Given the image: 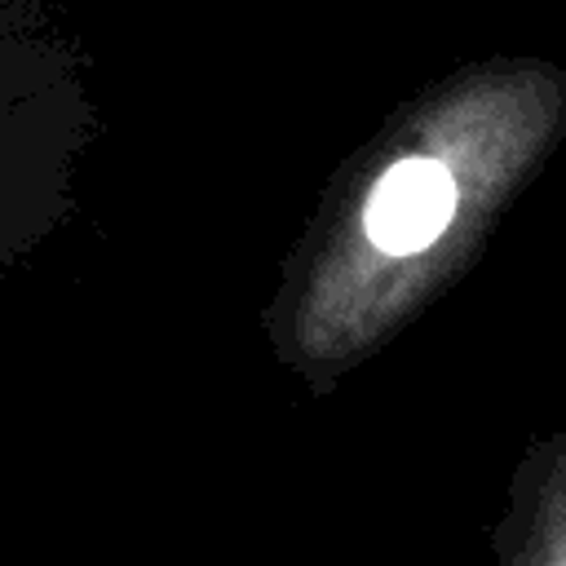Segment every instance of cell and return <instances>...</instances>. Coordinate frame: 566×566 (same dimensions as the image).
<instances>
[{
  "label": "cell",
  "instance_id": "1",
  "mask_svg": "<svg viewBox=\"0 0 566 566\" xmlns=\"http://www.w3.org/2000/svg\"><path fill=\"white\" fill-rule=\"evenodd\" d=\"M455 212V177L438 159H402L394 164L363 212L367 239L380 252H420L429 248Z\"/></svg>",
  "mask_w": 566,
  "mask_h": 566
}]
</instances>
